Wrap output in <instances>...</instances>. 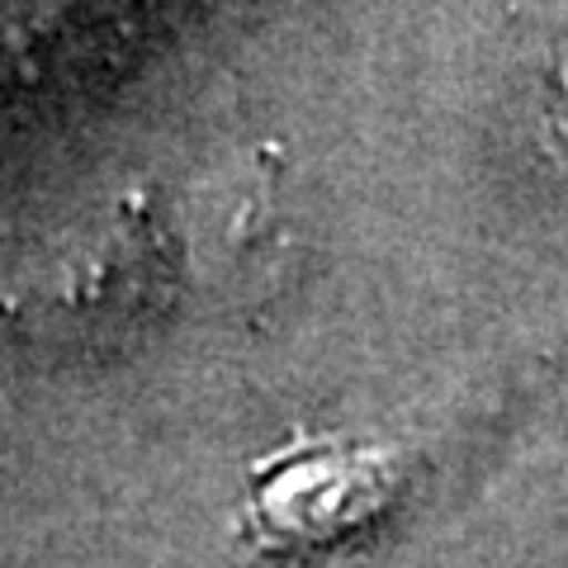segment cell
Segmentation results:
<instances>
[{"mask_svg": "<svg viewBox=\"0 0 568 568\" xmlns=\"http://www.w3.org/2000/svg\"><path fill=\"white\" fill-rule=\"evenodd\" d=\"M190 284L181 219L138 185L71 219L0 290V317L33 351L110 355L166 323Z\"/></svg>", "mask_w": 568, "mask_h": 568, "instance_id": "1", "label": "cell"}, {"mask_svg": "<svg viewBox=\"0 0 568 568\" xmlns=\"http://www.w3.org/2000/svg\"><path fill=\"white\" fill-rule=\"evenodd\" d=\"M181 0H0V119L62 114L119 85Z\"/></svg>", "mask_w": 568, "mask_h": 568, "instance_id": "2", "label": "cell"}, {"mask_svg": "<svg viewBox=\"0 0 568 568\" xmlns=\"http://www.w3.org/2000/svg\"><path fill=\"white\" fill-rule=\"evenodd\" d=\"M394 493V469L375 450L304 446L275 459L246 503V530L271 555H313L361 530Z\"/></svg>", "mask_w": 568, "mask_h": 568, "instance_id": "3", "label": "cell"}, {"mask_svg": "<svg viewBox=\"0 0 568 568\" xmlns=\"http://www.w3.org/2000/svg\"><path fill=\"white\" fill-rule=\"evenodd\" d=\"M284 175L290 171L280 166V152L256 148L213 181H204L194 209H175L190 275L242 280L290 256L294 227L290 204H284Z\"/></svg>", "mask_w": 568, "mask_h": 568, "instance_id": "4", "label": "cell"}]
</instances>
